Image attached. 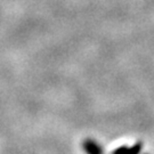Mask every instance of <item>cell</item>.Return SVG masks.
Here are the masks:
<instances>
[{
    "instance_id": "6da1fadb",
    "label": "cell",
    "mask_w": 154,
    "mask_h": 154,
    "mask_svg": "<svg viewBox=\"0 0 154 154\" xmlns=\"http://www.w3.org/2000/svg\"><path fill=\"white\" fill-rule=\"evenodd\" d=\"M82 147L86 154H104L103 147L91 138H87L83 140Z\"/></svg>"
},
{
    "instance_id": "7a4b0ae2",
    "label": "cell",
    "mask_w": 154,
    "mask_h": 154,
    "mask_svg": "<svg viewBox=\"0 0 154 154\" xmlns=\"http://www.w3.org/2000/svg\"><path fill=\"white\" fill-rule=\"evenodd\" d=\"M143 149L142 143H136L132 146H120L113 151L112 154H140Z\"/></svg>"
}]
</instances>
